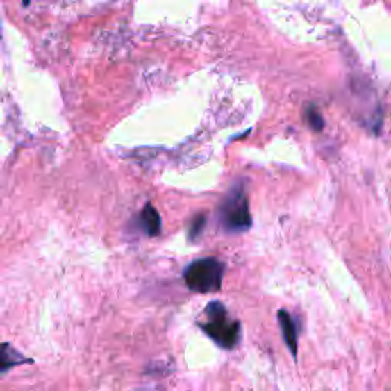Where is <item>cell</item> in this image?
Instances as JSON below:
<instances>
[{
  "label": "cell",
  "mask_w": 391,
  "mask_h": 391,
  "mask_svg": "<svg viewBox=\"0 0 391 391\" xmlns=\"http://www.w3.org/2000/svg\"><path fill=\"white\" fill-rule=\"evenodd\" d=\"M205 321L199 323L202 332L217 344L220 349L233 350L242 340L240 321L231 319L224 303L211 301L205 308Z\"/></svg>",
  "instance_id": "cell-1"
},
{
  "label": "cell",
  "mask_w": 391,
  "mask_h": 391,
  "mask_svg": "<svg viewBox=\"0 0 391 391\" xmlns=\"http://www.w3.org/2000/svg\"><path fill=\"white\" fill-rule=\"evenodd\" d=\"M225 263L214 257L194 260L183 271V281L194 294H214L222 289Z\"/></svg>",
  "instance_id": "cell-2"
},
{
  "label": "cell",
  "mask_w": 391,
  "mask_h": 391,
  "mask_svg": "<svg viewBox=\"0 0 391 391\" xmlns=\"http://www.w3.org/2000/svg\"><path fill=\"white\" fill-rule=\"evenodd\" d=\"M220 225L226 233H244L252 226L249 202L242 188H234L222 203Z\"/></svg>",
  "instance_id": "cell-3"
},
{
  "label": "cell",
  "mask_w": 391,
  "mask_h": 391,
  "mask_svg": "<svg viewBox=\"0 0 391 391\" xmlns=\"http://www.w3.org/2000/svg\"><path fill=\"white\" fill-rule=\"evenodd\" d=\"M277 317H278V324H280V328H281L283 340H285V344H286V347L289 349L290 355H292V358L297 361V356H298V328H297V324H295V319L285 309L278 310Z\"/></svg>",
  "instance_id": "cell-4"
},
{
  "label": "cell",
  "mask_w": 391,
  "mask_h": 391,
  "mask_svg": "<svg viewBox=\"0 0 391 391\" xmlns=\"http://www.w3.org/2000/svg\"><path fill=\"white\" fill-rule=\"evenodd\" d=\"M140 226L142 231L149 237H156L160 234V228H163V220H160L159 213L153 205L147 203L142 208L140 214Z\"/></svg>",
  "instance_id": "cell-5"
},
{
  "label": "cell",
  "mask_w": 391,
  "mask_h": 391,
  "mask_svg": "<svg viewBox=\"0 0 391 391\" xmlns=\"http://www.w3.org/2000/svg\"><path fill=\"white\" fill-rule=\"evenodd\" d=\"M20 364H33V359L23 356L11 344H0V373L11 370L13 367H17Z\"/></svg>",
  "instance_id": "cell-6"
},
{
  "label": "cell",
  "mask_w": 391,
  "mask_h": 391,
  "mask_svg": "<svg viewBox=\"0 0 391 391\" xmlns=\"http://www.w3.org/2000/svg\"><path fill=\"white\" fill-rule=\"evenodd\" d=\"M306 119H308L309 122V126L313 128V130H323L324 127V119L323 117H321V113L319 110L317 109L315 106H309L308 107V110H306Z\"/></svg>",
  "instance_id": "cell-7"
},
{
  "label": "cell",
  "mask_w": 391,
  "mask_h": 391,
  "mask_svg": "<svg viewBox=\"0 0 391 391\" xmlns=\"http://www.w3.org/2000/svg\"><path fill=\"white\" fill-rule=\"evenodd\" d=\"M205 224H206L205 216H197L193 222H191L190 233H188V239L191 242H194V240L199 239V237H201L203 228H205Z\"/></svg>",
  "instance_id": "cell-8"
},
{
  "label": "cell",
  "mask_w": 391,
  "mask_h": 391,
  "mask_svg": "<svg viewBox=\"0 0 391 391\" xmlns=\"http://www.w3.org/2000/svg\"><path fill=\"white\" fill-rule=\"evenodd\" d=\"M29 2H31V0H23V5H25V6H26V5L29 3Z\"/></svg>",
  "instance_id": "cell-9"
}]
</instances>
